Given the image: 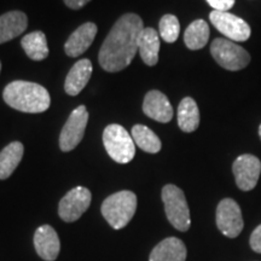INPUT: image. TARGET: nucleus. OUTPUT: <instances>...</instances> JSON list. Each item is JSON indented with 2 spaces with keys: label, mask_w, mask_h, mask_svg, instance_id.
I'll use <instances>...</instances> for the list:
<instances>
[{
  "label": "nucleus",
  "mask_w": 261,
  "mask_h": 261,
  "mask_svg": "<svg viewBox=\"0 0 261 261\" xmlns=\"http://www.w3.org/2000/svg\"><path fill=\"white\" fill-rule=\"evenodd\" d=\"M97 25L87 22L80 25L64 44V51L69 57H79L91 46L97 34Z\"/></svg>",
  "instance_id": "obj_14"
},
{
  "label": "nucleus",
  "mask_w": 261,
  "mask_h": 261,
  "mask_svg": "<svg viewBox=\"0 0 261 261\" xmlns=\"http://www.w3.org/2000/svg\"><path fill=\"white\" fill-rule=\"evenodd\" d=\"M108 155L117 163H128L136 155V143L121 125H109L103 132Z\"/></svg>",
  "instance_id": "obj_4"
},
{
  "label": "nucleus",
  "mask_w": 261,
  "mask_h": 261,
  "mask_svg": "<svg viewBox=\"0 0 261 261\" xmlns=\"http://www.w3.org/2000/svg\"><path fill=\"white\" fill-rule=\"evenodd\" d=\"M91 75H92L91 61L86 60V58L77 61L67 75V79L64 83L65 92L69 96H77L89 83Z\"/></svg>",
  "instance_id": "obj_15"
},
{
  "label": "nucleus",
  "mask_w": 261,
  "mask_h": 261,
  "mask_svg": "<svg viewBox=\"0 0 261 261\" xmlns=\"http://www.w3.org/2000/svg\"><path fill=\"white\" fill-rule=\"evenodd\" d=\"M214 11H228L234 5V0H207Z\"/></svg>",
  "instance_id": "obj_25"
},
{
  "label": "nucleus",
  "mask_w": 261,
  "mask_h": 261,
  "mask_svg": "<svg viewBox=\"0 0 261 261\" xmlns=\"http://www.w3.org/2000/svg\"><path fill=\"white\" fill-rule=\"evenodd\" d=\"M34 247L38 255L45 261H55L61 250L60 237L50 225H42L35 231Z\"/></svg>",
  "instance_id": "obj_12"
},
{
  "label": "nucleus",
  "mask_w": 261,
  "mask_h": 261,
  "mask_svg": "<svg viewBox=\"0 0 261 261\" xmlns=\"http://www.w3.org/2000/svg\"><path fill=\"white\" fill-rule=\"evenodd\" d=\"M137 210V196L132 191H119L104 200L102 208L103 217L108 224L115 230L123 228L132 220Z\"/></svg>",
  "instance_id": "obj_3"
},
{
  "label": "nucleus",
  "mask_w": 261,
  "mask_h": 261,
  "mask_svg": "<svg viewBox=\"0 0 261 261\" xmlns=\"http://www.w3.org/2000/svg\"><path fill=\"white\" fill-rule=\"evenodd\" d=\"M160 35L166 42H174L180 33V24L174 15H165L160 21Z\"/></svg>",
  "instance_id": "obj_24"
},
{
  "label": "nucleus",
  "mask_w": 261,
  "mask_h": 261,
  "mask_svg": "<svg viewBox=\"0 0 261 261\" xmlns=\"http://www.w3.org/2000/svg\"><path fill=\"white\" fill-rule=\"evenodd\" d=\"M89 122V113L85 106L77 107L70 114L60 136V148L62 151L68 152L76 148L84 138L85 129Z\"/></svg>",
  "instance_id": "obj_8"
},
{
  "label": "nucleus",
  "mask_w": 261,
  "mask_h": 261,
  "mask_svg": "<svg viewBox=\"0 0 261 261\" xmlns=\"http://www.w3.org/2000/svg\"><path fill=\"white\" fill-rule=\"evenodd\" d=\"M187 247L177 237H168L163 240L152 249L149 261H185Z\"/></svg>",
  "instance_id": "obj_16"
},
{
  "label": "nucleus",
  "mask_w": 261,
  "mask_h": 261,
  "mask_svg": "<svg viewBox=\"0 0 261 261\" xmlns=\"http://www.w3.org/2000/svg\"><path fill=\"white\" fill-rule=\"evenodd\" d=\"M178 125L182 132L191 133L200 126V110L191 97L181 100L178 107Z\"/></svg>",
  "instance_id": "obj_20"
},
{
  "label": "nucleus",
  "mask_w": 261,
  "mask_h": 261,
  "mask_svg": "<svg viewBox=\"0 0 261 261\" xmlns=\"http://www.w3.org/2000/svg\"><path fill=\"white\" fill-rule=\"evenodd\" d=\"M24 146L19 142H12L0 152V179H8L14 173L23 158Z\"/></svg>",
  "instance_id": "obj_19"
},
{
  "label": "nucleus",
  "mask_w": 261,
  "mask_h": 261,
  "mask_svg": "<svg viewBox=\"0 0 261 261\" xmlns=\"http://www.w3.org/2000/svg\"><path fill=\"white\" fill-rule=\"evenodd\" d=\"M0 70H2V62H0Z\"/></svg>",
  "instance_id": "obj_29"
},
{
  "label": "nucleus",
  "mask_w": 261,
  "mask_h": 261,
  "mask_svg": "<svg viewBox=\"0 0 261 261\" xmlns=\"http://www.w3.org/2000/svg\"><path fill=\"white\" fill-rule=\"evenodd\" d=\"M217 226L226 237L234 238L242 232V212L232 198H224L217 208Z\"/></svg>",
  "instance_id": "obj_10"
},
{
  "label": "nucleus",
  "mask_w": 261,
  "mask_h": 261,
  "mask_svg": "<svg viewBox=\"0 0 261 261\" xmlns=\"http://www.w3.org/2000/svg\"><path fill=\"white\" fill-rule=\"evenodd\" d=\"M211 54L220 67L231 71L244 69L250 63L248 51L228 39H215L211 45Z\"/></svg>",
  "instance_id": "obj_6"
},
{
  "label": "nucleus",
  "mask_w": 261,
  "mask_h": 261,
  "mask_svg": "<svg viewBox=\"0 0 261 261\" xmlns=\"http://www.w3.org/2000/svg\"><path fill=\"white\" fill-rule=\"evenodd\" d=\"M143 29L142 18L136 14H126L117 19L99 50L100 67L109 73L128 67L138 52V38Z\"/></svg>",
  "instance_id": "obj_1"
},
{
  "label": "nucleus",
  "mask_w": 261,
  "mask_h": 261,
  "mask_svg": "<svg viewBox=\"0 0 261 261\" xmlns=\"http://www.w3.org/2000/svg\"><path fill=\"white\" fill-rule=\"evenodd\" d=\"M162 201L167 219L177 230L185 232L190 228V210L182 190L173 184L162 189Z\"/></svg>",
  "instance_id": "obj_5"
},
{
  "label": "nucleus",
  "mask_w": 261,
  "mask_h": 261,
  "mask_svg": "<svg viewBox=\"0 0 261 261\" xmlns=\"http://www.w3.org/2000/svg\"><path fill=\"white\" fill-rule=\"evenodd\" d=\"M63 2L68 8L73 10H79L81 8H84V6L89 2H91V0H63Z\"/></svg>",
  "instance_id": "obj_27"
},
{
  "label": "nucleus",
  "mask_w": 261,
  "mask_h": 261,
  "mask_svg": "<svg viewBox=\"0 0 261 261\" xmlns=\"http://www.w3.org/2000/svg\"><path fill=\"white\" fill-rule=\"evenodd\" d=\"M232 172L237 187L242 191H250L256 187L261 173V162L256 156L244 154L234 160Z\"/></svg>",
  "instance_id": "obj_11"
},
{
  "label": "nucleus",
  "mask_w": 261,
  "mask_h": 261,
  "mask_svg": "<svg viewBox=\"0 0 261 261\" xmlns=\"http://www.w3.org/2000/svg\"><path fill=\"white\" fill-rule=\"evenodd\" d=\"M28 25V18L22 11H10L0 16V44L21 35Z\"/></svg>",
  "instance_id": "obj_17"
},
{
  "label": "nucleus",
  "mask_w": 261,
  "mask_h": 261,
  "mask_svg": "<svg viewBox=\"0 0 261 261\" xmlns=\"http://www.w3.org/2000/svg\"><path fill=\"white\" fill-rule=\"evenodd\" d=\"M21 45L27 56L33 61H42L48 56L46 35L40 31L24 35L22 38Z\"/></svg>",
  "instance_id": "obj_21"
},
{
  "label": "nucleus",
  "mask_w": 261,
  "mask_h": 261,
  "mask_svg": "<svg viewBox=\"0 0 261 261\" xmlns=\"http://www.w3.org/2000/svg\"><path fill=\"white\" fill-rule=\"evenodd\" d=\"M259 136H260V139H261V125L259 126Z\"/></svg>",
  "instance_id": "obj_28"
},
{
  "label": "nucleus",
  "mask_w": 261,
  "mask_h": 261,
  "mask_svg": "<svg viewBox=\"0 0 261 261\" xmlns=\"http://www.w3.org/2000/svg\"><path fill=\"white\" fill-rule=\"evenodd\" d=\"M210 40V25L203 19H196L184 33L185 45L190 50H200Z\"/></svg>",
  "instance_id": "obj_22"
},
{
  "label": "nucleus",
  "mask_w": 261,
  "mask_h": 261,
  "mask_svg": "<svg viewBox=\"0 0 261 261\" xmlns=\"http://www.w3.org/2000/svg\"><path fill=\"white\" fill-rule=\"evenodd\" d=\"M132 138L143 151L149 152V154H156L162 148L159 137L144 125H136L133 127Z\"/></svg>",
  "instance_id": "obj_23"
},
{
  "label": "nucleus",
  "mask_w": 261,
  "mask_h": 261,
  "mask_svg": "<svg viewBox=\"0 0 261 261\" xmlns=\"http://www.w3.org/2000/svg\"><path fill=\"white\" fill-rule=\"evenodd\" d=\"M92 196L89 189L77 187L71 189L62 198L58 205V214L65 223H73L80 219V217L89 210Z\"/></svg>",
  "instance_id": "obj_9"
},
{
  "label": "nucleus",
  "mask_w": 261,
  "mask_h": 261,
  "mask_svg": "<svg viewBox=\"0 0 261 261\" xmlns=\"http://www.w3.org/2000/svg\"><path fill=\"white\" fill-rule=\"evenodd\" d=\"M3 98L9 107L29 114L44 113L51 104V97L45 87L23 80L10 83L5 87Z\"/></svg>",
  "instance_id": "obj_2"
},
{
  "label": "nucleus",
  "mask_w": 261,
  "mask_h": 261,
  "mask_svg": "<svg viewBox=\"0 0 261 261\" xmlns=\"http://www.w3.org/2000/svg\"><path fill=\"white\" fill-rule=\"evenodd\" d=\"M249 243L254 252L261 254V225H259V226L253 231L252 236H250Z\"/></svg>",
  "instance_id": "obj_26"
},
{
  "label": "nucleus",
  "mask_w": 261,
  "mask_h": 261,
  "mask_svg": "<svg viewBox=\"0 0 261 261\" xmlns=\"http://www.w3.org/2000/svg\"><path fill=\"white\" fill-rule=\"evenodd\" d=\"M212 24L231 41H246L250 38V25L238 16L227 11H212L210 15Z\"/></svg>",
  "instance_id": "obj_7"
},
{
  "label": "nucleus",
  "mask_w": 261,
  "mask_h": 261,
  "mask_svg": "<svg viewBox=\"0 0 261 261\" xmlns=\"http://www.w3.org/2000/svg\"><path fill=\"white\" fill-rule=\"evenodd\" d=\"M143 112L155 121L167 123L173 117V108L168 98L160 91H150L146 93L143 103Z\"/></svg>",
  "instance_id": "obj_13"
},
{
  "label": "nucleus",
  "mask_w": 261,
  "mask_h": 261,
  "mask_svg": "<svg viewBox=\"0 0 261 261\" xmlns=\"http://www.w3.org/2000/svg\"><path fill=\"white\" fill-rule=\"evenodd\" d=\"M160 35L154 28H144L138 38V52L146 65L154 67L159 62Z\"/></svg>",
  "instance_id": "obj_18"
}]
</instances>
